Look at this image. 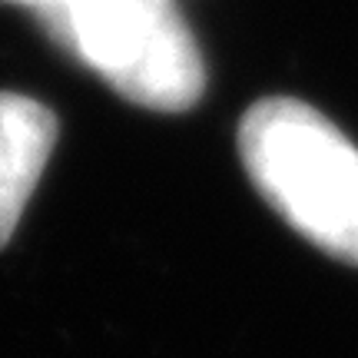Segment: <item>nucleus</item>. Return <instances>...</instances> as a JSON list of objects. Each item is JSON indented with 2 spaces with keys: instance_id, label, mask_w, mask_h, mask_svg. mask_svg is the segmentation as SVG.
Returning <instances> with one entry per match:
<instances>
[{
  "instance_id": "nucleus-3",
  "label": "nucleus",
  "mask_w": 358,
  "mask_h": 358,
  "mask_svg": "<svg viewBox=\"0 0 358 358\" xmlns=\"http://www.w3.org/2000/svg\"><path fill=\"white\" fill-rule=\"evenodd\" d=\"M57 143V116L43 103L0 93V245L10 243Z\"/></svg>"
},
{
  "instance_id": "nucleus-4",
  "label": "nucleus",
  "mask_w": 358,
  "mask_h": 358,
  "mask_svg": "<svg viewBox=\"0 0 358 358\" xmlns=\"http://www.w3.org/2000/svg\"><path fill=\"white\" fill-rule=\"evenodd\" d=\"M10 3H27V7L40 10V7H47V3H53V0H10Z\"/></svg>"
},
{
  "instance_id": "nucleus-1",
  "label": "nucleus",
  "mask_w": 358,
  "mask_h": 358,
  "mask_svg": "<svg viewBox=\"0 0 358 358\" xmlns=\"http://www.w3.org/2000/svg\"><path fill=\"white\" fill-rule=\"evenodd\" d=\"M239 153L259 196L308 243L358 266V150L302 100L256 103L239 127Z\"/></svg>"
},
{
  "instance_id": "nucleus-2",
  "label": "nucleus",
  "mask_w": 358,
  "mask_h": 358,
  "mask_svg": "<svg viewBox=\"0 0 358 358\" xmlns=\"http://www.w3.org/2000/svg\"><path fill=\"white\" fill-rule=\"evenodd\" d=\"M37 17L123 100L189 110L203 96V57L173 0H53Z\"/></svg>"
}]
</instances>
